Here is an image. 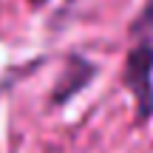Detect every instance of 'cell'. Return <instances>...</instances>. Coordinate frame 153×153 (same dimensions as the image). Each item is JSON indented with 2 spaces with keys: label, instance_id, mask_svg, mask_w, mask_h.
I'll return each mask as SVG.
<instances>
[{
  "label": "cell",
  "instance_id": "cell-1",
  "mask_svg": "<svg viewBox=\"0 0 153 153\" xmlns=\"http://www.w3.org/2000/svg\"><path fill=\"white\" fill-rule=\"evenodd\" d=\"M125 85L136 99V119L145 122L153 114V43H139L128 51L125 60Z\"/></svg>",
  "mask_w": 153,
  "mask_h": 153
},
{
  "label": "cell",
  "instance_id": "cell-2",
  "mask_svg": "<svg viewBox=\"0 0 153 153\" xmlns=\"http://www.w3.org/2000/svg\"><path fill=\"white\" fill-rule=\"evenodd\" d=\"M94 74H97V65H94V62L82 60V57H71V60H68V65H65V76L57 82L54 94H51V102H54V105L68 102L71 97H76V94H79L82 88L91 82Z\"/></svg>",
  "mask_w": 153,
  "mask_h": 153
},
{
  "label": "cell",
  "instance_id": "cell-4",
  "mask_svg": "<svg viewBox=\"0 0 153 153\" xmlns=\"http://www.w3.org/2000/svg\"><path fill=\"white\" fill-rule=\"evenodd\" d=\"M28 3H31V6H43L45 0H28Z\"/></svg>",
  "mask_w": 153,
  "mask_h": 153
},
{
  "label": "cell",
  "instance_id": "cell-3",
  "mask_svg": "<svg viewBox=\"0 0 153 153\" xmlns=\"http://www.w3.org/2000/svg\"><path fill=\"white\" fill-rule=\"evenodd\" d=\"M150 28H153V0L145 3V9L139 11V17L131 23V31L133 34H145V31H150Z\"/></svg>",
  "mask_w": 153,
  "mask_h": 153
}]
</instances>
